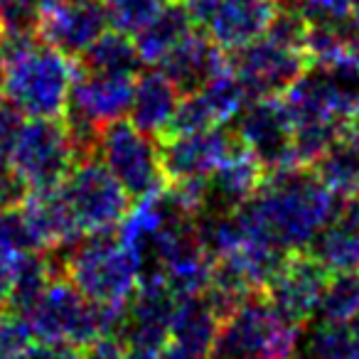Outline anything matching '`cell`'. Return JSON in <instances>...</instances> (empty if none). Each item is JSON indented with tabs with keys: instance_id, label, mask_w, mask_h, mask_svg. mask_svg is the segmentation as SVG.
<instances>
[{
	"instance_id": "obj_15",
	"label": "cell",
	"mask_w": 359,
	"mask_h": 359,
	"mask_svg": "<svg viewBox=\"0 0 359 359\" xmlns=\"http://www.w3.org/2000/svg\"><path fill=\"white\" fill-rule=\"evenodd\" d=\"M229 52L212 42L210 35L192 30L163 62L160 72L177 86L180 94H195L212 76L229 69Z\"/></svg>"
},
{
	"instance_id": "obj_17",
	"label": "cell",
	"mask_w": 359,
	"mask_h": 359,
	"mask_svg": "<svg viewBox=\"0 0 359 359\" xmlns=\"http://www.w3.org/2000/svg\"><path fill=\"white\" fill-rule=\"evenodd\" d=\"M25 224L35 241L37 251H60L72 246L79 236H84L76 226L72 210L65 200L62 187L50 190H30L20 205Z\"/></svg>"
},
{
	"instance_id": "obj_36",
	"label": "cell",
	"mask_w": 359,
	"mask_h": 359,
	"mask_svg": "<svg viewBox=\"0 0 359 359\" xmlns=\"http://www.w3.org/2000/svg\"><path fill=\"white\" fill-rule=\"evenodd\" d=\"M349 62H352L359 72V35L352 37V42H349Z\"/></svg>"
},
{
	"instance_id": "obj_9",
	"label": "cell",
	"mask_w": 359,
	"mask_h": 359,
	"mask_svg": "<svg viewBox=\"0 0 359 359\" xmlns=\"http://www.w3.org/2000/svg\"><path fill=\"white\" fill-rule=\"evenodd\" d=\"M229 60L231 72L249 99L283 96V91L308 69V60L300 47L285 45L271 35L236 50L234 57L229 55Z\"/></svg>"
},
{
	"instance_id": "obj_32",
	"label": "cell",
	"mask_w": 359,
	"mask_h": 359,
	"mask_svg": "<svg viewBox=\"0 0 359 359\" xmlns=\"http://www.w3.org/2000/svg\"><path fill=\"white\" fill-rule=\"evenodd\" d=\"M22 359H86L84 349L67 342H37L30 344Z\"/></svg>"
},
{
	"instance_id": "obj_34",
	"label": "cell",
	"mask_w": 359,
	"mask_h": 359,
	"mask_svg": "<svg viewBox=\"0 0 359 359\" xmlns=\"http://www.w3.org/2000/svg\"><path fill=\"white\" fill-rule=\"evenodd\" d=\"M123 359H182L172 349V344L165 342L160 347H126Z\"/></svg>"
},
{
	"instance_id": "obj_20",
	"label": "cell",
	"mask_w": 359,
	"mask_h": 359,
	"mask_svg": "<svg viewBox=\"0 0 359 359\" xmlns=\"http://www.w3.org/2000/svg\"><path fill=\"white\" fill-rule=\"evenodd\" d=\"M192 30H195V22H192L185 3L182 0H168L163 11L138 35H133L140 62L143 65H160Z\"/></svg>"
},
{
	"instance_id": "obj_13",
	"label": "cell",
	"mask_w": 359,
	"mask_h": 359,
	"mask_svg": "<svg viewBox=\"0 0 359 359\" xmlns=\"http://www.w3.org/2000/svg\"><path fill=\"white\" fill-rule=\"evenodd\" d=\"M109 27L101 0H57L37 22V40L69 57H79Z\"/></svg>"
},
{
	"instance_id": "obj_26",
	"label": "cell",
	"mask_w": 359,
	"mask_h": 359,
	"mask_svg": "<svg viewBox=\"0 0 359 359\" xmlns=\"http://www.w3.org/2000/svg\"><path fill=\"white\" fill-rule=\"evenodd\" d=\"M197 94L210 106L217 126L226 123V121H231L234 116H239V111L244 109L246 101H249L244 86L239 84V79H236V74L231 72V67L219 72L217 76H212Z\"/></svg>"
},
{
	"instance_id": "obj_5",
	"label": "cell",
	"mask_w": 359,
	"mask_h": 359,
	"mask_svg": "<svg viewBox=\"0 0 359 359\" xmlns=\"http://www.w3.org/2000/svg\"><path fill=\"white\" fill-rule=\"evenodd\" d=\"M300 327L254 293L219 320L210 359H293Z\"/></svg>"
},
{
	"instance_id": "obj_38",
	"label": "cell",
	"mask_w": 359,
	"mask_h": 359,
	"mask_svg": "<svg viewBox=\"0 0 359 359\" xmlns=\"http://www.w3.org/2000/svg\"><path fill=\"white\" fill-rule=\"evenodd\" d=\"M278 8H285V6H300V0H273Z\"/></svg>"
},
{
	"instance_id": "obj_31",
	"label": "cell",
	"mask_w": 359,
	"mask_h": 359,
	"mask_svg": "<svg viewBox=\"0 0 359 359\" xmlns=\"http://www.w3.org/2000/svg\"><path fill=\"white\" fill-rule=\"evenodd\" d=\"M27 185L15 170H3L0 172V210L6 207H20L27 197Z\"/></svg>"
},
{
	"instance_id": "obj_16",
	"label": "cell",
	"mask_w": 359,
	"mask_h": 359,
	"mask_svg": "<svg viewBox=\"0 0 359 359\" xmlns=\"http://www.w3.org/2000/svg\"><path fill=\"white\" fill-rule=\"evenodd\" d=\"M276 11L273 0H219L205 22L207 35L224 52H236L266 35Z\"/></svg>"
},
{
	"instance_id": "obj_6",
	"label": "cell",
	"mask_w": 359,
	"mask_h": 359,
	"mask_svg": "<svg viewBox=\"0 0 359 359\" xmlns=\"http://www.w3.org/2000/svg\"><path fill=\"white\" fill-rule=\"evenodd\" d=\"M62 192L81 234L118 229L133 207L128 192L96 155L76 160L69 177L62 182Z\"/></svg>"
},
{
	"instance_id": "obj_18",
	"label": "cell",
	"mask_w": 359,
	"mask_h": 359,
	"mask_svg": "<svg viewBox=\"0 0 359 359\" xmlns=\"http://www.w3.org/2000/svg\"><path fill=\"white\" fill-rule=\"evenodd\" d=\"M219 318L202 293L177 298L168 342L182 359H210Z\"/></svg>"
},
{
	"instance_id": "obj_27",
	"label": "cell",
	"mask_w": 359,
	"mask_h": 359,
	"mask_svg": "<svg viewBox=\"0 0 359 359\" xmlns=\"http://www.w3.org/2000/svg\"><path fill=\"white\" fill-rule=\"evenodd\" d=\"M168 0H106V18L109 25L126 35H138Z\"/></svg>"
},
{
	"instance_id": "obj_25",
	"label": "cell",
	"mask_w": 359,
	"mask_h": 359,
	"mask_svg": "<svg viewBox=\"0 0 359 359\" xmlns=\"http://www.w3.org/2000/svg\"><path fill=\"white\" fill-rule=\"evenodd\" d=\"M310 359H359V320L320 323L308 342Z\"/></svg>"
},
{
	"instance_id": "obj_3",
	"label": "cell",
	"mask_w": 359,
	"mask_h": 359,
	"mask_svg": "<svg viewBox=\"0 0 359 359\" xmlns=\"http://www.w3.org/2000/svg\"><path fill=\"white\" fill-rule=\"evenodd\" d=\"M18 318L37 342H67L84 349L104 334H121L126 308L91 303L60 273Z\"/></svg>"
},
{
	"instance_id": "obj_14",
	"label": "cell",
	"mask_w": 359,
	"mask_h": 359,
	"mask_svg": "<svg viewBox=\"0 0 359 359\" xmlns=\"http://www.w3.org/2000/svg\"><path fill=\"white\" fill-rule=\"evenodd\" d=\"M266 172L261 163L236 143V148L219 163V168L205 180V212L202 215H226L256 195Z\"/></svg>"
},
{
	"instance_id": "obj_35",
	"label": "cell",
	"mask_w": 359,
	"mask_h": 359,
	"mask_svg": "<svg viewBox=\"0 0 359 359\" xmlns=\"http://www.w3.org/2000/svg\"><path fill=\"white\" fill-rule=\"evenodd\" d=\"M6 72H8V62L3 55V47H0V104H3V96H6Z\"/></svg>"
},
{
	"instance_id": "obj_30",
	"label": "cell",
	"mask_w": 359,
	"mask_h": 359,
	"mask_svg": "<svg viewBox=\"0 0 359 359\" xmlns=\"http://www.w3.org/2000/svg\"><path fill=\"white\" fill-rule=\"evenodd\" d=\"M354 0H300V11L308 20L344 22L352 13Z\"/></svg>"
},
{
	"instance_id": "obj_37",
	"label": "cell",
	"mask_w": 359,
	"mask_h": 359,
	"mask_svg": "<svg viewBox=\"0 0 359 359\" xmlns=\"http://www.w3.org/2000/svg\"><path fill=\"white\" fill-rule=\"evenodd\" d=\"M349 18H352V22H354V30H359V0H354V6H352V13H349Z\"/></svg>"
},
{
	"instance_id": "obj_2",
	"label": "cell",
	"mask_w": 359,
	"mask_h": 359,
	"mask_svg": "<svg viewBox=\"0 0 359 359\" xmlns=\"http://www.w3.org/2000/svg\"><path fill=\"white\" fill-rule=\"evenodd\" d=\"M8 62L6 96L20 116L62 118L76 79L74 57L55 50L35 35H0Z\"/></svg>"
},
{
	"instance_id": "obj_29",
	"label": "cell",
	"mask_w": 359,
	"mask_h": 359,
	"mask_svg": "<svg viewBox=\"0 0 359 359\" xmlns=\"http://www.w3.org/2000/svg\"><path fill=\"white\" fill-rule=\"evenodd\" d=\"M22 116L18 114L13 106L0 104V172L13 168V148H15V138L20 133Z\"/></svg>"
},
{
	"instance_id": "obj_1",
	"label": "cell",
	"mask_w": 359,
	"mask_h": 359,
	"mask_svg": "<svg viewBox=\"0 0 359 359\" xmlns=\"http://www.w3.org/2000/svg\"><path fill=\"white\" fill-rule=\"evenodd\" d=\"M339 200L313 168L269 172L246 205L236 210L249 239H261L285 251H303L334 219Z\"/></svg>"
},
{
	"instance_id": "obj_10",
	"label": "cell",
	"mask_w": 359,
	"mask_h": 359,
	"mask_svg": "<svg viewBox=\"0 0 359 359\" xmlns=\"http://www.w3.org/2000/svg\"><path fill=\"white\" fill-rule=\"evenodd\" d=\"M239 143L261 163L264 172L295 168L293 158V121L280 96L246 101L236 128ZM300 168V165H298Z\"/></svg>"
},
{
	"instance_id": "obj_22",
	"label": "cell",
	"mask_w": 359,
	"mask_h": 359,
	"mask_svg": "<svg viewBox=\"0 0 359 359\" xmlns=\"http://www.w3.org/2000/svg\"><path fill=\"white\" fill-rule=\"evenodd\" d=\"M76 65L86 72H96V74H121V76H135L138 67L143 65L135 47L133 37L118 32L114 27H106L79 57Z\"/></svg>"
},
{
	"instance_id": "obj_21",
	"label": "cell",
	"mask_w": 359,
	"mask_h": 359,
	"mask_svg": "<svg viewBox=\"0 0 359 359\" xmlns=\"http://www.w3.org/2000/svg\"><path fill=\"white\" fill-rule=\"evenodd\" d=\"M313 170L339 200L359 195V126L344 130Z\"/></svg>"
},
{
	"instance_id": "obj_40",
	"label": "cell",
	"mask_w": 359,
	"mask_h": 359,
	"mask_svg": "<svg viewBox=\"0 0 359 359\" xmlns=\"http://www.w3.org/2000/svg\"><path fill=\"white\" fill-rule=\"evenodd\" d=\"M0 35H3V11H0Z\"/></svg>"
},
{
	"instance_id": "obj_8",
	"label": "cell",
	"mask_w": 359,
	"mask_h": 359,
	"mask_svg": "<svg viewBox=\"0 0 359 359\" xmlns=\"http://www.w3.org/2000/svg\"><path fill=\"white\" fill-rule=\"evenodd\" d=\"M13 170L27 190L62 187L76 165V153L60 118H32L20 126L13 148Z\"/></svg>"
},
{
	"instance_id": "obj_33",
	"label": "cell",
	"mask_w": 359,
	"mask_h": 359,
	"mask_svg": "<svg viewBox=\"0 0 359 359\" xmlns=\"http://www.w3.org/2000/svg\"><path fill=\"white\" fill-rule=\"evenodd\" d=\"M86 359H123L126 357V344L121 334H104V337L94 339L89 347H84Z\"/></svg>"
},
{
	"instance_id": "obj_11",
	"label": "cell",
	"mask_w": 359,
	"mask_h": 359,
	"mask_svg": "<svg viewBox=\"0 0 359 359\" xmlns=\"http://www.w3.org/2000/svg\"><path fill=\"white\" fill-rule=\"evenodd\" d=\"M327 278L330 271L308 249L290 251L280 271L266 285L264 295L280 318L303 330L310 318L318 313L320 295H323Z\"/></svg>"
},
{
	"instance_id": "obj_7",
	"label": "cell",
	"mask_w": 359,
	"mask_h": 359,
	"mask_svg": "<svg viewBox=\"0 0 359 359\" xmlns=\"http://www.w3.org/2000/svg\"><path fill=\"white\" fill-rule=\"evenodd\" d=\"M96 158L109 168V172L118 180L133 202L165 187L160 148L155 145V138L135 128L130 121L116 118L101 128Z\"/></svg>"
},
{
	"instance_id": "obj_12",
	"label": "cell",
	"mask_w": 359,
	"mask_h": 359,
	"mask_svg": "<svg viewBox=\"0 0 359 359\" xmlns=\"http://www.w3.org/2000/svg\"><path fill=\"white\" fill-rule=\"evenodd\" d=\"M236 133H226L219 126L187 135H170L160 140V165L165 182L207 180L219 163L236 148Z\"/></svg>"
},
{
	"instance_id": "obj_28",
	"label": "cell",
	"mask_w": 359,
	"mask_h": 359,
	"mask_svg": "<svg viewBox=\"0 0 359 359\" xmlns=\"http://www.w3.org/2000/svg\"><path fill=\"white\" fill-rule=\"evenodd\" d=\"M27 251H37V246L32 241L20 207L0 210V264L11 269L13 261H18Z\"/></svg>"
},
{
	"instance_id": "obj_19",
	"label": "cell",
	"mask_w": 359,
	"mask_h": 359,
	"mask_svg": "<svg viewBox=\"0 0 359 359\" xmlns=\"http://www.w3.org/2000/svg\"><path fill=\"white\" fill-rule=\"evenodd\" d=\"M180 91L163 72H145L135 79L130 99V123L153 138H163L180 104Z\"/></svg>"
},
{
	"instance_id": "obj_39",
	"label": "cell",
	"mask_w": 359,
	"mask_h": 359,
	"mask_svg": "<svg viewBox=\"0 0 359 359\" xmlns=\"http://www.w3.org/2000/svg\"><path fill=\"white\" fill-rule=\"evenodd\" d=\"M352 118H354V123L359 126V94H357V99H354V109H352Z\"/></svg>"
},
{
	"instance_id": "obj_23",
	"label": "cell",
	"mask_w": 359,
	"mask_h": 359,
	"mask_svg": "<svg viewBox=\"0 0 359 359\" xmlns=\"http://www.w3.org/2000/svg\"><path fill=\"white\" fill-rule=\"evenodd\" d=\"M310 254L330 273L359 271V226L334 217L313 239V251Z\"/></svg>"
},
{
	"instance_id": "obj_4",
	"label": "cell",
	"mask_w": 359,
	"mask_h": 359,
	"mask_svg": "<svg viewBox=\"0 0 359 359\" xmlns=\"http://www.w3.org/2000/svg\"><path fill=\"white\" fill-rule=\"evenodd\" d=\"M62 273L91 303L126 308L138 288L140 256L116 229L84 234L62 259Z\"/></svg>"
},
{
	"instance_id": "obj_24",
	"label": "cell",
	"mask_w": 359,
	"mask_h": 359,
	"mask_svg": "<svg viewBox=\"0 0 359 359\" xmlns=\"http://www.w3.org/2000/svg\"><path fill=\"white\" fill-rule=\"evenodd\" d=\"M318 313L323 323L359 320V271L330 273L323 295H320Z\"/></svg>"
}]
</instances>
